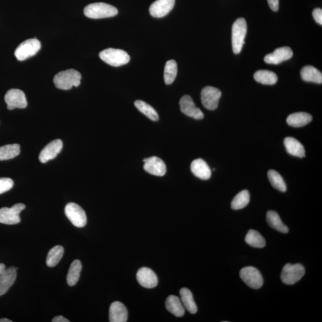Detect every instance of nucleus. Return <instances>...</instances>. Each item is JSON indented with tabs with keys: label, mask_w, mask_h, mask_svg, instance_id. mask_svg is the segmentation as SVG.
<instances>
[{
	"label": "nucleus",
	"mask_w": 322,
	"mask_h": 322,
	"mask_svg": "<svg viewBox=\"0 0 322 322\" xmlns=\"http://www.w3.org/2000/svg\"><path fill=\"white\" fill-rule=\"evenodd\" d=\"M81 73L75 69H68L59 72L54 78V83L59 89L68 90L72 87H79L81 83Z\"/></svg>",
	"instance_id": "nucleus-1"
},
{
	"label": "nucleus",
	"mask_w": 322,
	"mask_h": 322,
	"mask_svg": "<svg viewBox=\"0 0 322 322\" xmlns=\"http://www.w3.org/2000/svg\"><path fill=\"white\" fill-rule=\"evenodd\" d=\"M84 12L87 17L98 20L116 16L118 11L116 7L108 4L96 3L86 6Z\"/></svg>",
	"instance_id": "nucleus-2"
},
{
	"label": "nucleus",
	"mask_w": 322,
	"mask_h": 322,
	"mask_svg": "<svg viewBox=\"0 0 322 322\" xmlns=\"http://www.w3.org/2000/svg\"><path fill=\"white\" fill-rule=\"evenodd\" d=\"M232 42L233 53L239 54L242 51L247 33V24L245 18H239L232 27Z\"/></svg>",
	"instance_id": "nucleus-3"
},
{
	"label": "nucleus",
	"mask_w": 322,
	"mask_h": 322,
	"mask_svg": "<svg viewBox=\"0 0 322 322\" xmlns=\"http://www.w3.org/2000/svg\"><path fill=\"white\" fill-rule=\"evenodd\" d=\"M99 57L107 64L115 67L127 64L130 61V57L126 51L112 48L102 51Z\"/></svg>",
	"instance_id": "nucleus-4"
},
{
	"label": "nucleus",
	"mask_w": 322,
	"mask_h": 322,
	"mask_svg": "<svg viewBox=\"0 0 322 322\" xmlns=\"http://www.w3.org/2000/svg\"><path fill=\"white\" fill-rule=\"evenodd\" d=\"M41 49V43L35 39L25 40L18 46L14 52L17 60L23 61L34 56Z\"/></svg>",
	"instance_id": "nucleus-5"
},
{
	"label": "nucleus",
	"mask_w": 322,
	"mask_h": 322,
	"mask_svg": "<svg viewBox=\"0 0 322 322\" xmlns=\"http://www.w3.org/2000/svg\"><path fill=\"white\" fill-rule=\"evenodd\" d=\"M305 275V269L301 264H287L284 266L281 279L287 285H294Z\"/></svg>",
	"instance_id": "nucleus-6"
},
{
	"label": "nucleus",
	"mask_w": 322,
	"mask_h": 322,
	"mask_svg": "<svg viewBox=\"0 0 322 322\" xmlns=\"http://www.w3.org/2000/svg\"><path fill=\"white\" fill-rule=\"evenodd\" d=\"M65 213L72 224L77 228H82L87 224L86 213L80 206L75 203L66 205Z\"/></svg>",
	"instance_id": "nucleus-7"
},
{
	"label": "nucleus",
	"mask_w": 322,
	"mask_h": 322,
	"mask_svg": "<svg viewBox=\"0 0 322 322\" xmlns=\"http://www.w3.org/2000/svg\"><path fill=\"white\" fill-rule=\"evenodd\" d=\"M240 276L248 286L258 290L263 285V278L258 269L252 266L243 268L240 272Z\"/></svg>",
	"instance_id": "nucleus-8"
},
{
	"label": "nucleus",
	"mask_w": 322,
	"mask_h": 322,
	"mask_svg": "<svg viewBox=\"0 0 322 322\" xmlns=\"http://www.w3.org/2000/svg\"><path fill=\"white\" fill-rule=\"evenodd\" d=\"M25 209L23 203H17L11 208L5 207L0 209V223L9 225L20 223V214Z\"/></svg>",
	"instance_id": "nucleus-9"
},
{
	"label": "nucleus",
	"mask_w": 322,
	"mask_h": 322,
	"mask_svg": "<svg viewBox=\"0 0 322 322\" xmlns=\"http://www.w3.org/2000/svg\"><path fill=\"white\" fill-rule=\"evenodd\" d=\"M221 92L213 87H205L201 91V101L203 106L210 110L216 109L221 98Z\"/></svg>",
	"instance_id": "nucleus-10"
},
{
	"label": "nucleus",
	"mask_w": 322,
	"mask_h": 322,
	"mask_svg": "<svg viewBox=\"0 0 322 322\" xmlns=\"http://www.w3.org/2000/svg\"><path fill=\"white\" fill-rule=\"evenodd\" d=\"M5 100L7 108L9 110L16 108L24 109L28 105L24 92L18 89H11L7 91Z\"/></svg>",
	"instance_id": "nucleus-11"
},
{
	"label": "nucleus",
	"mask_w": 322,
	"mask_h": 322,
	"mask_svg": "<svg viewBox=\"0 0 322 322\" xmlns=\"http://www.w3.org/2000/svg\"><path fill=\"white\" fill-rule=\"evenodd\" d=\"M181 112L186 116L194 118L195 120H202L204 117L202 110L196 106L193 99L190 96L185 95L180 101Z\"/></svg>",
	"instance_id": "nucleus-12"
},
{
	"label": "nucleus",
	"mask_w": 322,
	"mask_h": 322,
	"mask_svg": "<svg viewBox=\"0 0 322 322\" xmlns=\"http://www.w3.org/2000/svg\"><path fill=\"white\" fill-rule=\"evenodd\" d=\"M144 169L151 175L164 176L166 173V165L161 159L157 157H151L144 159Z\"/></svg>",
	"instance_id": "nucleus-13"
},
{
	"label": "nucleus",
	"mask_w": 322,
	"mask_h": 322,
	"mask_svg": "<svg viewBox=\"0 0 322 322\" xmlns=\"http://www.w3.org/2000/svg\"><path fill=\"white\" fill-rule=\"evenodd\" d=\"M175 5V0H157L149 8L151 16L161 18L168 14Z\"/></svg>",
	"instance_id": "nucleus-14"
},
{
	"label": "nucleus",
	"mask_w": 322,
	"mask_h": 322,
	"mask_svg": "<svg viewBox=\"0 0 322 322\" xmlns=\"http://www.w3.org/2000/svg\"><path fill=\"white\" fill-rule=\"evenodd\" d=\"M292 55L293 51L290 47H280L274 51L273 53L266 55L264 62L268 64L278 65L280 63L289 60Z\"/></svg>",
	"instance_id": "nucleus-15"
},
{
	"label": "nucleus",
	"mask_w": 322,
	"mask_h": 322,
	"mask_svg": "<svg viewBox=\"0 0 322 322\" xmlns=\"http://www.w3.org/2000/svg\"><path fill=\"white\" fill-rule=\"evenodd\" d=\"M137 280L140 286L146 288H153L157 286L158 277L149 268H142L137 273Z\"/></svg>",
	"instance_id": "nucleus-16"
},
{
	"label": "nucleus",
	"mask_w": 322,
	"mask_h": 322,
	"mask_svg": "<svg viewBox=\"0 0 322 322\" xmlns=\"http://www.w3.org/2000/svg\"><path fill=\"white\" fill-rule=\"evenodd\" d=\"M63 147V143L60 139H56L51 142L44 148L39 156L41 162L46 163L52 160L61 153Z\"/></svg>",
	"instance_id": "nucleus-17"
},
{
	"label": "nucleus",
	"mask_w": 322,
	"mask_h": 322,
	"mask_svg": "<svg viewBox=\"0 0 322 322\" xmlns=\"http://www.w3.org/2000/svg\"><path fill=\"white\" fill-rule=\"evenodd\" d=\"M17 269L14 267H10L0 275V297L5 295L15 282Z\"/></svg>",
	"instance_id": "nucleus-18"
},
{
	"label": "nucleus",
	"mask_w": 322,
	"mask_h": 322,
	"mask_svg": "<svg viewBox=\"0 0 322 322\" xmlns=\"http://www.w3.org/2000/svg\"><path fill=\"white\" fill-rule=\"evenodd\" d=\"M128 319V311L125 306L119 301L112 303L109 308V321L125 322Z\"/></svg>",
	"instance_id": "nucleus-19"
},
{
	"label": "nucleus",
	"mask_w": 322,
	"mask_h": 322,
	"mask_svg": "<svg viewBox=\"0 0 322 322\" xmlns=\"http://www.w3.org/2000/svg\"><path fill=\"white\" fill-rule=\"evenodd\" d=\"M191 169L192 173L200 179L209 180L212 176V171L210 166L202 159H197L192 162Z\"/></svg>",
	"instance_id": "nucleus-20"
},
{
	"label": "nucleus",
	"mask_w": 322,
	"mask_h": 322,
	"mask_svg": "<svg viewBox=\"0 0 322 322\" xmlns=\"http://www.w3.org/2000/svg\"><path fill=\"white\" fill-rule=\"evenodd\" d=\"M284 144L288 154L298 158L305 157V149L302 144L297 139L288 137L284 140Z\"/></svg>",
	"instance_id": "nucleus-21"
},
{
	"label": "nucleus",
	"mask_w": 322,
	"mask_h": 322,
	"mask_svg": "<svg viewBox=\"0 0 322 322\" xmlns=\"http://www.w3.org/2000/svg\"><path fill=\"white\" fill-rule=\"evenodd\" d=\"M312 120V116L308 113L296 112L288 117L287 123L291 127L299 128L309 124Z\"/></svg>",
	"instance_id": "nucleus-22"
},
{
	"label": "nucleus",
	"mask_w": 322,
	"mask_h": 322,
	"mask_svg": "<svg viewBox=\"0 0 322 322\" xmlns=\"http://www.w3.org/2000/svg\"><path fill=\"white\" fill-rule=\"evenodd\" d=\"M165 307L168 312L176 317H182L185 313V309L180 299L175 295H169L166 298Z\"/></svg>",
	"instance_id": "nucleus-23"
},
{
	"label": "nucleus",
	"mask_w": 322,
	"mask_h": 322,
	"mask_svg": "<svg viewBox=\"0 0 322 322\" xmlns=\"http://www.w3.org/2000/svg\"><path fill=\"white\" fill-rule=\"evenodd\" d=\"M181 301L188 312L195 314L197 312V306L194 301L193 294L187 288H183L180 291Z\"/></svg>",
	"instance_id": "nucleus-24"
},
{
	"label": "nucleus",
	"mask_w": 322,
	"mask_h": 322,
	"mask_svg": "<svg viewBox=\"0 0 322 322\" xmlns=\"http://www.w3.org/2000/svg\"><path fill=\"white\" fill-rule=\"evenodd\" d=\"M301 76L303 80L307 82L321 84L322 74L312 66H306L301 71Z\"/></svg>",
	"instance_id": "nucleus-25"
},
{
	"label": "nucleus",
	"mask_w": 322,
	"mask_h": 322,
	"mask_svg": "<svg viewBox=\"0 0 322 322\" xmlns=\"http://www.w3.org/2000/svg\"><path fill=\"white\" fill-rule=\"evenodd\" d=\"M266 220L268 223L272 228L275 229L276 231L283 233H287L289 231V229L286 225L283 223L282 220L280 219L279 214L273 211H269L266 216Z\"/></svg>",
	"instance_id": "nucleus-26"
},
{
	"label": "nucleus",
	"mask_w": 322,
	"mask_h": 322,
	"mask_svg": "<svg viewBox=\"0 0 322 322\" xmlns=\"http://www.w3.org/2000/svg\"><path fill=\"white\" fill-rule=\"evenodd\" d=\"M254 78L257 82L264 85H274L277 81L276 74L268 70H259L255 73Z\"/></svg>",
	"instance_id": "nucleus-27"
},
{
	"label": "nucleus",
	"mask_w": 322,
	"mask_h": 322,
	"mask_svg": "<svg viewBox=\"0 0 322 322\" xmlns=\"http://www.w3.org/2000/svg\"><path fill=\"white\" fill-rule=\"evenodd\" d=\"M20 144H12L0 147V161L8 160L20 154Z\"/></svg>",
	"instance_id": "nucleus-28"
},
{
	"label": "nucleus",
	"mask_w": 322,
	"mask_h": 322,
	"mask_svg": "<svg viewBox=\"0 0 322 322\" xmlns=\"http://www.w3.org/2000/svg\"><path fill=\"white\" fill-rule=\"evenodd\" d=\"M81 270L82 264L80 260H76L72 262L67 275L68 286L70 287L75 286L80 279Z\"/></svg>",
	"instance_id": "nucleus-29"
},
{
	"label": "nucleus",
	"mask_w": 322,
	"mask_h": 322,
	"mask_svg": "<svg viewBox=\"0 0 322 322\" xmlns=\"http://www.w3.org/2000/svg\"><path fill=\"white\" fill-rule=\"evenodd\" d=\"M64 249L62 246L57 245L49 252L46 259L48 267L53 268L56 266L64 256Z\"/></svg>",
	"instance_id": "nucleus-30"
},
{
	"label": "nucleus",
	"mask_w": 322,
	"mask_h": 322,
	"mask_svg": "<svg viewBox=\"0 0 322 322\" xmlns=\"http://www.w3.org/2000/svg\"><path fill=\"white\" fill-rule=\"evenodd\" d=\"M245 242L252 247L262 249L266 246V240L260 233L256 231L250 230L245 237Z\"/></svg>",
	"instance_id": "nucleus-31"
},
{
	"label": "nucleus",
	"mask_w": 322,
	"mask_h": 322,
	"mask_svg": "<svg viewBox=\"0 0 322 322\" xmlns=\"http://www.w3.org/2000/svg\"><path fill=\"white\" fill-rule=\"evenodd\" d=\"M250 201V195L249 192L247 190H243L236 197L233 198L231 203V207L233 210H239L245 208L249 204Z\"/></svg>",
	"instance_id": "nucleus-32"
},
{
	"label": "nucleus",
	"mask_w": 322,
	"mask_h": 322,
	"mask_svg": "<svg viewBox=\"0 0 322 322\" xmlns=\"http://www.w3.org/2000/svg\"><path fill=\"white\" fill-rule=\"evenodd\" d=\"M135 105L140 112L145 115L151 121H157L159 120V116L157 111L148 103L142 101H137L135 102Z\"/></svg>",
	"instance_id": "nucleus-33"
},
{
	"label": "nucleus",
	"mask_w": 322,
	"mask_h": 322,
	"mask_svg": "<svg viewBox=\"0 0 322 322\" xmlns=\"http://www.w3.org/2000/svg\"><path fill=\"white\" fill-rule=\"evenodd\" d=\"M268 177L270 183L276 190L280 192H285L287 191V187L286 182H285L282 177L278 172L275 170L270 169L268 172Z\"/></svg>",
	"instance_id": "nucleus-34"
},
{
	"label": "nucleus",
	"mask_w": 322,
	"mask_h": 322,
	"mask_svg": "<svg viewBox=\"0 0 322 322\" xmlns=\"http://www.w3.org/2000/svg\"><path fill=\"white\" fill-rule=\"evenodd\" d=\"M177 74V65L175 61L169 60L166 63L164 69V81L166 84H172Z\"/></svg>",
	"instance_id": "nucleus-35"
},
{
	"label": "nucleus",
	"mask_w": 322,
	"mask_h": 322,
	"mask_svg": "<svg viewBox=\"0 0 322 322\" xmlns=\"http://www.w3.org/2000/svg\"><path fill=\"white\" fill-rule=\"evenodd\" d=\"M13 184V181L11 179L0 178V195L10 191Z\"/></svg>",
	"instance_id": "nucleus-36"
},
{
	"label": "nucleus",
	"mask_w": 322,
	"mask_h": 322,
	"mask_svg": "<svg viewBox=\"0 0 322 322\" xmlns=\"http://www.w3.org/2000/svg\"><path fill=\"white\" fill-rule=\"evenodd\" d=\"M313 16L318 24L322 25V10L317 8L313 10Z\"/></svg>",
	"instance_id": "nucleus-37"
},
{
	"label": "nucleus",
	"mask_w": 322,
	"mask_h": 322,
	"mask_svg": "<svg viewBox=\"0 0 322 322\" xmlns=\"http://www.w3.org/2000/svg\"><path fill=\"white\" fill-rule=\"evenodd\" d=\"M269 5L274 12H277L279 10V0H268Z\"/></svg>",
	"instance_id": "nucleus-38"
},
{
	"label": "nucleus",
	"mask_w": 322,
	"mask_h": 322,
	"mask_svg": "<svg viewBox=\"0 0 322 322\" xmlns=\"http://www.w3.org/2000/svg\"><path fill=\"white\" fill-rule=\"evenodd\" d=\"M53 322H69L70 321L67 319H66L64 317L62 316H58L55 317L54 319L52 320Z\"/></svg>",
	"instance_id": "nucleus-39"
},
{
	"label": "nucleus",
	"mask_w": 322,
	"mask_h": 322,
	"mask_svg": "<svg viewBox=\"0 0 322 322\" xmlns=\"http://www.w3.org/2000/svg\"><path fill=\"white\" fill-rule=\"evenodd\" d=\"M6 266L4 264H0V275H2L6 271Z\"/></svg>",
	"instance_id": "nucleus-40"
},
{
	"label": "nucleus",
	"mask_w": 322,
	"mask_h": 322,
	"mask_svg": "<svg viewBox=\"0 0 322 322\" xmlns=\"http://www.w3.org/2000/svg\"><path fill=\"white\" fill-rule=\"evenodd\" d=\"M0 322H12V321L9 319H5V318H3V319H0Z\"/></svg>",
	"instance_id": "nucleus-41"
}]
</instances>
